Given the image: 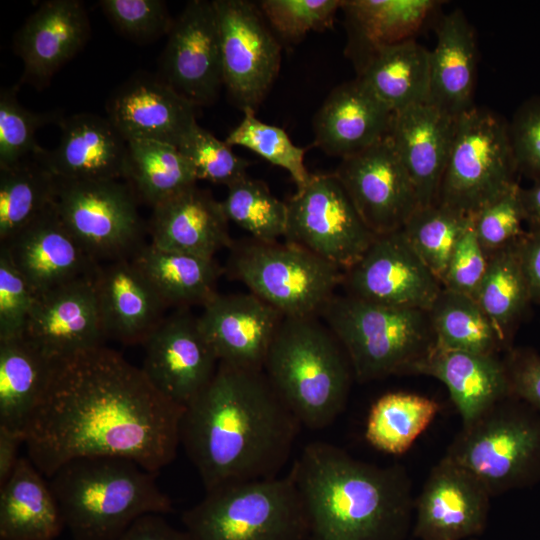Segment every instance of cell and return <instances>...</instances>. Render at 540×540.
Instances as JSON below:
<instances>
[{
    "label": "cell",
    "mask_w": 540,
    "mask_h": 540,
    "mask_svg": "<svg viewBox=\"0 0 540 540\" xmlns=\"http://www.w3.org/2000/svg\"><path fill=\"white\" fill-rule=\"evenodd\" d=\"M503 360L512 395L540 412V355L530 348H510Z\"/></svg>",
    "instance_id": "52"
},
{
    "label": "cell",
    "mask_w": 540,
    "mask_h": 540,
    "mask_svg": "<svg viewBox=\"0 0 540 540\" xmlns=\"http://www.w3.org/2000/svg\"><path fill=\"white\" fill-rule=\"evenodd\" d=\"M58 186V179L35 155L0 168L1 244L55 204Z\"/></svg>",
    "instance_id": "38"
},
{
    "label": "cell",
    "mask_w": 540,
    "mask_h": 540,
    "mask_svg": "<svg viewBox=\"0 0 540 540\" xmlns=\"http://www.w3.org/2000/svg\"><path fill=\"white\" fill-rule=\"evenodd\" d=\"M334 173L362 221L376 236L401 230L420 207L412 181L388 136L342 159Z\"/></svg>",
    "instance_id": "16"
},
{
    "label": "cell",
    "mask_w": 540,
    "mask_h": 540,
    "mask_svg": "<svg viewBox=\"0 0 540 540\" xmlns=\"http://www.w3.org/2000/svg\"><path fill=\"white\" fill-rule=\"evenodd\" d=\"M342 286L353 297L428 311L443 286L411 247L402 230L378 235L350 268Z\"/></svg>",
    "instance_id": "15"
},
{
    "label": "cell",
    "mask_w": 540,
    "mask_h": 540,
    "mask_svg": "<svg viewBox=\"0 0 540 540\" xmlns=\"http://www.w3.org/2000/svg\"><path fill=\"white\" fill-rule=\"evenodd\" d=\"M89 34V18L82 2H42L14 39L15 50L24 64L23 81L45 86L85 45Z\"/></svg>",
    "instance_id": "26"
},
{
    "label": "cell",
    "mask_w": 540,
    "mask_h": 540,
    "mask_svg": "<svg viewBox=\"0 0 540 540\" xmlns=\"http://www.w3.org/2000/svg\"><path fill=\"white\" fill-rule=\"evenodd\" d=\"M177 147L190 163L197 181L206 180L228 187L247 176L249 161L239 157L225 141L198 123L185 134Z\"/></svg>",
    "instance_id": "44"
},
{
    "label": "cell",
    "mask_w": 540,
    "mask_h": 540,
    "mask_svg": "<svg viewBox=\"0 0 540 540\" xmlns=\"http://www.w3.org/2000/svg\"><path fill=\"white\" fill-rule=\"evenodd\" d=\"M37 295L0 247V340L23 336Z\"/></svg>",
    "instance_id": "49"
},
{
    "label": "cell",
    "mask_w": 540,
    "mask_h": 540,
    "mask_svg": "<svg viewBox=\"0 0 540 540\" xmlns=\"http://www.w3.org/2000/svg\"><path fill=\"white\" fill-rule=\"evenodd\" d=\"M169 306H204L218 294L217 281L223 269L215 258L164 250L145 244L132 258Z\"/></svg>",
    "instance_id": "34"
},
{
    "label": "cell",
    "mask_w": 540,
    "mask_h": 540,
    "mask_svg": "<svg viewBox=\"0 0 540 540\" xmlns=\"http://www.w3.org/2000/svg\"><path fill=\"white\" fill-rule=\"evenodd\" d=\"M28 457H20L0 486L1 540H54L65 523L49 482Z\"/></svg>",
    "instance_id": "31"
},
{
    "label": "cell",
    "mask_w": 540,
    "mask_h": 540,
    "mask_svg": "<svg viewBox=\"0 0 540 540\" xmlns=\"http://www.w3.org/2000/svg\"><path fill=\"white\" fill-rule=\"evenodd\" d=\"M308 540H406L414 502L407 470L354 458L331 443H308L291 471Z\"/></svg>",
    "instance_id": "3"
},
{
    "label": "cell",
    "mask_w": 540,
    "mask_h": 540,
    "mask_svg": "<svg viewBox=\"0 0 540 540\" xmlns=\"http://www.w3.org/2000/svg\"><path fill=\"white\" fill-rule=\"evenodd\" d=\"M520 201L527 230L540 232V177L529 187H520Z\"/></svg>",
    "instance_id": "56"
},
{
    "label": "cell",
    "mask_w": 540,
    "mask_h": 540,
    "mask_svg": "<svg viewBox=\"0 0 540 540\" xmlns=\"http://www.w3.org/2000/svg\"><path fill=\"white\" fill-rule=\"evenodd\" d=\"M196 107L158 75H133L106 104L107 118L128 142L153 140L178 146L196 121Z\"/></svg>",
    "instance_id": "21"
},
{
    "label": "cell",
    "mask_w": 540,
    "mask_h": 540,
    "mask_svg": "<svg viewBox=\"0 0 540 540\" xmlns=\"http://www.w3.org/2000/svg\"><path fill=\"white\" fill-rule=\"evenodd\" d=\"M285 241L346 270L375 239L335 173L312 174L287 201Z\"/></svg>",
    "instance_id": "12"
},
{
    "label": "cell",
    "mask_w": 540,
    "mask_h": 540,
    "mask_svg": "<svg viewBox=\"0 0 540 540\" xmlns=\"http://www.w3.org/2000/svg\"><path fill=\"white\" fill-rule=\"evenodd\" d=\"M491 494L464 467L443 457L414 502L411 535L416 540H467L486 529Z\"/></svg>",
    "instance_id": "18"
},
{
    "label": "cell",
    "mask_w": 540,
    "mask_h": 540,
    "mask_svg": "<svg viewBox=\"0 0 540 540\" xmlns=\"http://www.w3.org/2000/svg\"><path fill=\"white\" fill-rule=\"evenodd\" d=\"M61 137L36 158L61 181L119 180L124 177L128 142L106 117L78 113L59 121Z\"/></svg>",
    "instance_id": "25"
},
{
    "label": "cell",
    "mask_w": 540,
    "mask_h": 540,
    "mask_svg": "<svg viewBox=\"0 0 540 540\" xmlns=\"http://www.w3.org/2000/svg\"><path fill=\"white\" fill-rule=\"evenodd\" d=\"M444 457L474 474L491 496L540 482V412L506 398L462 425Z\"/></svg>",
    "instance_id": "8"
},
{
    "label": "cell",
    "mask_w": 540,
    "mask_h": 540,
    "mask_svg": "<svg viewBox=\"0 0 540 540\" xmlns=\"http://www.w3.org/2000/svg\"><path fill=\"white\" fill-rule=\"evenodd\" d=\"M299 426L263 371L219 362L213 379L184 409L180 445L209 490L277 477Z\"/></svg>",
    "instance_id": "2"
},
{
    "label": "cell",
    "mask_w": 540,
    "mask_h": 540,
    "mask_svg": "<svg viewBox=\"0 0 540 540\" xmlns=\"http://www.w3.org/2000/svg\"><path fill=\"white\" fill-rule=\"evenodd\" d=\"M343 0H262L258 7L268 25L286 41L332 27Z\"/></svg>",
    "instance_id": "46"
},
{
    "label": "cell",
    "mask_w": 540,
    "mask_h": 540,
    "mask_svg": "<svg viewBox=\"0 0 540 540\" xmlns=\"http://www.w3.org/2000/svg\"><path fill=\"white\" fill-rule=\"evenodd\" d=\"M152 209L150 243L156 247L214 258L233 244L221 202L197 184Z\"/></svg>",
    "instance_id": "28"
},
{
    "label": "cell",
    "mask_w": 540,
    "mask_h": 540,
    "mask_svg": "<svg viewBox=\"0 0 540 540\" xmlns=\"http://www.w3.org/2000/svg\"><path fill=\"white\" fill-rule=\"evenodd\" d=\"M0 247L37 294L91 276L98 265L66 228L55 204Z\"/></svg>",
    "instance_id": "24"
},
{
    "label": "cell",
    "mask_w": 540,
    "mask_h": 540,
    "mask_svg": "<svg viewBox=\"0 0 540 540\" xmlns=\"http://www.w3.org/2000/svg\"><path fill=\"white\" fill-rule=\"evenodd\" d=\"M476 67L474 30L464 12L455 9L443 17L429 51L428 103L455 117L472 109Z\"/></svg>",
    "instance_id": "30"
},
{
    "label": "cell",
    "mask_w": 540,
    "mask_h": 540,
    "mask_svg": "<svg viewBox=\"0 0 540 540\" xmlns=\"http://www.w3.org/2000/svg\"><path fill=\"white\" fill-rule=\"evenodd\" d=\"M457 119L430 103L393 115L388 137L412 181L420 207L437 203Z\"/></svg>",
    "instance_id": "22"
},
{
    "label": "cell",
    "mask_w": 540,
    "mask_h": 540,
    "mask_svg": "<svg viewBox=\"0 0 540 540\" xmlns=\"http://www.w3.org/2000/svg\"><path fill=\"white\" fill-rule=\"evenodd\" d=\"M472 222V216L436 203L418 207L401 230L442 284L455 245Z\"/></svg>",
    "instance_id": "41"
},
{
    "label": "cell",
    "mask_w": 540,
    "mask_h": 540,
    "mask_svg": "<svg viewBox=\"0 0 540 540\" xmlns=\"http://www.w3.org/2000/svg\"><path fill=\"white\" fill-rule=\"evenodd\" d=\"M99 6L119 32L140 43L167 36L174 21L161 0H102Z\"/></svg>",
    "instance_id": "48"
},
{
    "label": "cell",
    "mask_w": 540,
    "mask_h": 540,
    "mask_svg": "<svg viewBox=\"0 0 540 540\" xmlns=\"http://www.w3.org/2000/svg\"><path fill=\"white\" fill-rule=\"evenodd\" d=\"M115 540H191L185 530L168 523L163 515L149 514L137 519Z\"/></svg>",
    "instance_id": "53"
},
{
    "label": "cell",
    "mask_w": 540,
    "mask_h": 540,
    "mask_svg": "<svg viewBox=\"0 0 540 540\" xmlns=\"http://www.w3.org/2000/svg\"><path fill=\"white\" fill-rule=\"evenodd\" d=\"M123 179L138 201L152 208L197 184L190 163L178 147L153 140L128 141Z\"/></svg>",
    "instance_id": "37"
},
{
    "label": "cell",
    "mask_w": 540,
    "mask_h": 540,
    "mask_svg": "<svg viewBox=\"0 0 540 540\" xmlns=\"http://www.w3.org/2000/svg\"><path fill=\"white\" fill-rule=\"evenodd\" d=\"M284 317L319 316L342 285L343 270L294 243H233L226 268Z\"/></svg>",
    "instance_id": "9"
},
{
    "label": "cell",
    "mask_w": 540,
    "mask_h": 540,
    "mask_svg": "<svg viewBox=\"0 0 540 540\" xmlns=\"http://www.w3.org/2000/svg\"><path fill=\"white\" fill-rule=\"evenodd\" d=\"M437 5L430 0H343L346 53L357 70L379 48L412 39Z\"/></svg>",
    "instance_id": "32"
},
{
    "label": "cell",
    "mask_w": 540,
    "mask_h": 540,
    "mask_svg": "<svg viewBox=\"0 0 540 540\" xmlns=\"http://www.w3.org/2000/svg\"><path fill=\"white\" fill-rule=\"evenodd\" d=\"M467 540H478V538H470V539H467Z\"/></svg>",
    "instance_id": "57"
},
{
    "label": "cell",
    "mask_w": 540,
    "mask_h": 540,
    "mask_svg": "<svg viewBox=\"0 0 540 540\" xmlns=\"http://www.w3.org/2000/svg\"><path fill=\"white\" fill-rule=\"evenodd\" d=\"M508 122L474 106L457 119L437 203L474 216L518 182Z\"/></svg>",
    "instance_id": "10"
},
{
    "label": "cell",
    "mask_w": 540,
    "mask_h": 540,
    "mask_svg": "<svg viewBox=\"0 0 540 540\" xmlns=\"http://www.w3.org/2000/svg\"><path fill=\"white\" fill-rule=\"evenodd\" d=\"M319 317L341 344L360 383L417 374L436 347L426 310L335 294Z\"/></svg>",
    "instance_id": "6"
},
{
    "label": "cell",
    "mask_w": 540,
    "mask_h": 540,
    "mask_svg": "<svg viewBox=\"0 0 540 540\" xmlns=\"http://www.w3.org/2000/svg\"><path fill=\"white\" fill-rule=\"evenodd\" d=\"M24 439L23 433L0 426V486L12 474L20 458L18 449L24 444Z\"/></svg>",
    "instance_id": "55"
},
{
    "label": "cell",
    "mask_w": 540,
    "mask_h": 540,
    "mask_svg": "<svg viewBox=\"0 0 540 540\" xmlns=\"http://www.w3.org/2000/svg\"><path fill=\"white\" fill-rule=\"evenodd\" d=\"M158 76L195 107L216 100L224 81L214 1H189L174 19Z\"/></svg>",
    "instance_id": "14"
},
{
    "label": "cell",
    "mask_w": 540,
    "mask_h": 540,
    "mask_svg": "<svg viewBox=\"0 0 540 540\" xmlns=\"http://www.w3.org/2000/svg\"><path fill=\"white\" fill-rule=\"evenodd\" d=\"M487 264L488 255L477 239L472 222L455 245L442 286L474 298L485 275Z\"/></svg>",
    "instance_id": "51"
},
{
    "label": "cell",
    "mask_w": 540,
    "mask_h": 540,
    "mask_svg": "<svg viewBox=\"0 0 540 540\" xmlns=\"http://www.w3.org/2000/svg\"><path fill=\"white\" fill-rule=\"evenodd\" d=\"M49 479L73 540H115L145 515L173 512L156 474L126 458H75Z\"/></svg>",
    "instance_id": "4"
},
{
    "label": "cell",
    "mask_w": 540,
    "mask_h": 540,
    "mask_svg": "<svg viewBox=\"0 0 540 540\" xmlns=\"http://www.w3.org/2000/svg\"><path fill=\"white\" fill-rule=\"evenodd\" d=\"M439 409L435 400L422 395L407 392L384 394L370 408L365 438L375 449L399 456L411 448Z\"/></svg>",
    "instance_id": "39"
},
{
    "label": "cell",
    "mask_w": 540,
    "mask_h": 540,
    "mask_svg": "<svg viewBox=\"0 0 540 540\" xmlns=\"http://www.w3.org/2000/svg\"><path fill=\"white\" fill-rule=\"evenodd\" d=\"M221 205L228 221L261 242H277L287 228V203L275 197L268 186L248 175L227 187Z\"/></svg>",
    "instance_id": "42"
},
{
    "label": "cell",
    "mask_w": 540,
    "mask_h": 540,
    "mask_svg": "<svg viewBox=\"0 0 540 540\" xmlns=\"http://www.w3.org/2000/svg\"><path fill=\"white\" fill-rule=\"evenodd\" d=\"M394 113L357 78L334 88L313 122L314 144L341 160L389 134Z\"/></svg>",
    "instance_id": "27"
},
{
    "label": "cell",
    "mask_w": 540,
    "mask_h": 540,
    "mask_svg": "<svg viewBox=\"0 0 540 540\" xmlns=\"http://www.w3.org/2000/svg\"><path fill=\"white\" fill-rule=\"evenodd\" d=\"M55 114L35 113L17 100L15 89L0 93V168L13 166L38 154L43 148L35 139L41 126L53 121Z\"/></svg>",
    "instance_id": "45"
},
{
    "label": "cell",
    "mask_w": 540,
    "mask_h": 540,
    "mask_svg": "<svg viewBox=\"0 0 540 540\" xmlns=\"http://www.w3.org/2000/svg\"><path fill=\"white\" fill-rule=\"evenodd\" d=\"M417 374L434 377L448 389L451 400L468 424L512 395L503 358L435 347Z\"/></svg>",
    "instance_id": "29"
},
{
    "label": "cell",
    "mask_w": 540,
    "mask_h": 540,
    "mask_svg": "<svg viewBox=\"0 0 540 540\" xmlns=\"http://www.w3.org/2000/svg\"><path fill=\"white\" fill-rule=\"evenodd\" d=\"M106 339L143 344L168 307L131 258L98 264L92 275Z\"/></svg>",
    "instance_id": "23"
},
{
    "label": "cell",
    "mask_w": 540,
    "mask_h": 540,
    "mask_svg": "<svg viewBox=\"0 0 540 540\" xmlns=\"http://www.w3.org/2000/svg\"><path fill=\"white\" fill-rule=\"evenodd\" d=\"M92 275L37 295L23 337L52 361L104 345Z\"/></svg>",
    "instance_id": "19"
},
{
    "label": "cell",
    "mask_w": 540,
    "mask_h": 540,
    "mask_svg": "<svg viewBox=\"0 0 540 540\" xmlns=\"http://www.w3.org/2000/svg\"><path fill=\"white\" fill-rule=\"evenodd\" d=\"M518 250L531 301L540 304V232L527 230Z\"/></svg>",
    "instance_id": "54"
},
{
    "label": "cell",
    "mask_w": 540,
    "mask_h": 540,
    "mask_svg": "<svg viewBox=\"0 0 540 540\" xmlns=\"http://www.w3.org/2000/svg\"><path fill=\"white\" fill-rule=\"evenodd\" d=\"M517 183L473 216V228L479 243L491 254L518 242L527 232Z\"/></svg>",
    "instance_id": "47"
},
{
    "label": "cell",
    "mask_w": 540,
    "mask_h": 540,
    "mask_svg": "<svg viewBox=\"0 0 540 540\" xmlns=\"http://www.w3.org/2000/svg\"><path fill=\"white\" fill-rule=\"evenodd\" d=\"M436 346L478 354L506 350L474 298L442 288L428 310Z\"/></svg>",
    "instance_id": "40"
},
{
    "label": "cell",
    "mask_w": 540,
    "mask_h": 540,
    "mask_svg": "<svg viewBox=\"0 0 540 540\" xmlns=\"http://www.w3.org/2000/svg\"><path fill=\"white\" fill-rule=\"evenodd\" d=\"M220 33L223 81L242 111L263 101L276 79L281 46L256 3L214 0Z\"/></svg>",
    "instance_id": "13"
},
{
    "label": "cell",
    "mask_w": 540,
    "mask_h": 540,
    "mask_svg": "<svg viewBox=\"0 0 540 540\" xmlns=\"http://www.w3.org/2000/svg\"><path fill=\"white\" fill-rule=\"evenodd\" d=\"M141 369L168 399L186 407L213 379L219 361L189 308L164 317L143 342Z\"/></svg>",
    "instance_id": "17"
},
{
    "label": "cell",
    "mask_w": 540,
    "mask_h": 540,
    "mask_svg": "<svg viewBox=\"0 0 540 540\" xmlns=\"http://www.w3.org/2000/svg\"><path fill=\"white\" fill-rule=\"evenodd\" d=\"M509 137L518 174L540 177V96L523 102L508 122Z\"/></svg>",
    "instance_id": "50"
},
{
    "label": "cell",
    "mask_w": 540,
    "mask_h": 540,
    "mask_svg": "<svg viewBox=\"0 0 540 540\" xmlns=\"http://www.w3.org/2000/svg\"><path fill=\"white\" fill-rule=\"evenodd\" d=\"M357 79L393 113L429 102V50L413 39L375 51Z\"/></svg>",
    "instance_id": "33"
},
{
    "label": "cell",
    "mask_w": 540,
    "mask_h": 540,
    "mask_svg": "<svg viewBox=\"0 0 540 540\" xmlns=\"http://www.w3.org/2000/svg\"><path fill=\"white\" fill-rule=\"evenodd\" d=\"M58 181L56 211L96 264L132 258L145 245L138 199L127 183Z\"/></svg>",
    "instance_id": "11"
},
{
    "label": "cell",
    "mask_w": 540,
    "mask_h": 540,
    "mask_svg": "<svg viewBox=\"0 0 540 540\" xmlns=\"http://www.w3.org/2000/svg\"><path fill=\"white\" fill-rule=\"evenodd\" d=\"M53 363L23 336L0 340V426L24 434Z\"/></svg>",
    "instance_id": "35"
},
{
    "label": "cell",
    "mask_w": 540,
    "mask_h": 540,
    "mask_svg": "<svg viewBox=\"0 0 540 540\" xmlns=\"http://www.w3.org/2000/svg\"><path fill=\"white\" fill-rule=\"evenodd\" d=\"M518 242L488 254L487 269L474 297L506 352L511 348L514 329L532 302Z\"/></svg>",
    "instance_id": "36"
},
{
    "label": "cell",
    "mask_w": 540,
    "mask_h": 540,
    "mask_svg": "<svg viewBox=\"0 0 540 540\" xmlns=\"http://www.w3.org/2000/svg\"><path fill=\"white\" fill-rule=\"evenodd\" d=\"M184 409L115 350H85L54 361L24 431L27 457L47 478L88 456L126 458L157 474L176 457Z\"/></svg>",
    "instance_id": "1"
},
{
    "label": "cell",
    "mask_w": 540,
    "mask_h": 540,
    "mask_svg": "<svg viewBox=\"0 0 540 540\" xmlns=\"http://www.w3.org/2000/svg\"><path fill=\"white\" fill-rule=\"evenodd\" d=\"M263 372L300 425L314 430L342 413L354 379L344 349L319 316L283 317Z\"/></svg>",
    "instance_id": "5"
},
{
    "label": "cell",
    "mask_w": 540,
    "mask_h": 540,
    "mask_svg": "<svg viewBox=\"0 0 540 540\" xmlns=\"http://www.w3.org/2000/svg\"><path fill=\"white\" fill-rule=\"evenodd\" d=\"M182 523L191 540H308L304 504L290 474L205 490Z\"/></svg>",
    "instance_id": "7"
},
{
    "label": "cell",
    "mask_w": 540,
    "mask_h": 540,
    "mask_svg": "<svg viewBox=\"0 0 540 540\" xmlns=\"http://www.w3.org/2000/svg\"><path fill=\"white\" fill-rule=\"evenodd\" d=\"M255 112L249 108L243 110L242 120L224 141L231 147H244L286 170L297 189H301L312 176L304 163L306 149L295 145L282 128L259 120Z\"/></svg>",
    "instance_id": "43"
},
{
    "label": "cell",
    "mask_w": 540,
    "mask_h": 540,
    "mask_svg": "<svg viewBox=\"0 0 540 540\" xmlns=\"http://www.w3.org/2000/svg\"><path fill=\"white\" fill-rule=\"evenodd\" d=\"M202 307L199 325L218 361L263 371L284 316L251 292L218 293Z\"/></svg>",
    "instance_id": "20"
}]
</instances>
